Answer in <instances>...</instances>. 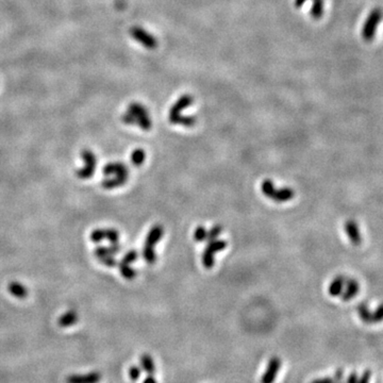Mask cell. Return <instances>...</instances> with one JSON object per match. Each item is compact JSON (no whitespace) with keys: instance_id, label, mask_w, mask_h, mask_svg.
<instances>
[{"instance_id":"1","label":"cell","mask_w":383,"mask_h":383,"mask_svg":"<svg viewBox=\"0 0 383 383\" xmlns=\"http://www.w3.org/2000/svg\"><path fill=\"white\" fill-rule=\"evenodd\" d=\"M105 180L103 181V187L106 190H114L123 187L129 179V169L124 163L111 162L104 167Z\"/></svg>"},{"instance_id":"2","label":"cell","mask_w":383,"mask_h":383,"mask_svg":"<svg viewBox=\"0 0 383 383\" xmlns=\"http://www.w3.org/2000/svg\"><path fill=\"white\" fill-rule=\"evenodd\" d=\"M122 120L126 125L137 126L144 131H149L152 127V122L147 108L138 103H132L129 105L122 116Z\"/></svg>"},{"instance_id":"3","label":"cell","mask_w":383,"mask_h":383,"mask_svg":"<svg viewBox=\"0 0 383 383\" xmlns=\"http://www.w3.org/2000/svg\"><path fill=\"white\" fill-rule=\"evenodd\" d=\"M193 105V98L190 95H184L180 97L175 105L170 108L168 119L174 125H180L184 127H193L196 124V118L194 116L182 115L183 110L189 109Z\"/></svg>"},{"instance_id":"4","label":"cell","mask_w":383,"mask_h":383,"mask_svg":"<svg viewBox=\"0 0 383 383\" xmlns=\"http://www.w3.org/2000/svg\"><path fill=\"white\" fill-rule=\"evenodd\" d=\"M261 191L268 199H272L278 204L291 201L295 197V191L292 188L285 187L277 189L275 183L271 179H265L261 183Z\"/></svg>"},{"instance_id":"5","label":"cell","mask_w":383,"mask_h":383,"mask_svg":"<svg viewBox=\"0 0 383 383\" xmlns=\"http://www.w3.org/2000/svg\"><path fill=\"white\" fill-rule=\"evenodd\" d=\"M164 235V228L161 225H154L149 230L143 248V258L148 264H154L157 261L155 246Z\"/></svg>"},{"instance_id":"6","label":"cell","mask_w":383,"mask_h":383,"mask_svg":"<svg viewBox=\"0 0 383 383\" xmlns=\"http://www.w3.org/2000/svg\"><path fill=\"white\" fill-rule=\"evenodd\" d=\"M383 18V11L380 8L374 9L367 16L362 28V37L366 42H371L375 36L378 26Z\"/></svg>"},{"instance_id":"7","label":"cell","mask_w":383,"mask_h":383,"mask_svg":"<svg viewBox=\"0 0 383 383\" xmlns=\"http://www.w3.org/2000/svg\"><path fill=\"white\" fill-rule=\"evenodd\" d=\"M81 159L83 161V167L77 170L76 175L82 180H88L95 174L97 167V158L92 150L84 149L81 151Z\"/></svg>"},{"instance_id":"8","label":"cell","mask_w":383,"mask_h":383,"mask_svg":"<svg viewBox=\"0 0 383 383\" xmlns=\"http://www.w3.org/2000/svg\"><path fill=\"white\" fill-rule=\"evenodd\" d=\"M226 247H227V243L224 239L216 238L214 240H211V242H209L208 246L203 252V257H201L204 267L207 269H211L213 266H214L215 254L219 251H223Z\"/></svg>"},{"instance_id":"9","label":"cell","mask_w":383,"mask_h":383,"mask_svg":"<svg viewBox=\"0 0 383 383\" xmlns=\"http://www.w3.org/2000/svg\"><path fill=\"white\" fill-rule=\"evenodd\" d=\"M122 247L118 243L111 244L109 247L98 246L95 249L96 258L100 261L104 265L108 267H114L116 265V260L114 255L120 251Z\"/></svg>"},{"instance_id":"10","label":"cell","mask_w":383,"mask_h":383,"mask_svg":"<svg viewBox=\"0 0 383 383\" xmlns=\"http://www.w3.org/2000/svg\"><path fill=\"white\" fill-rule=\"evenodd\" d=\"M130 35L133 39L138 42L142 46H144L147 49H154L158 45L157 38L139 26H134L131 28Z\"/></svg>"},{"instance_id":"11","label":"cell","mask_w":383,"mask_h":383,"mask_svg":"<svg viewBox=\"0 0 383 383\" xmlns=\"http://www.w3.org/2000/svg\"><path fill=\"white\" fill-rule=\"evenodd\" d=\"M281 364L282 362L278 357L271 358V360H269L267 364L266 371L261 378V383H274L281 367Z\"/></svg>"},{"instance_id":"12","label":"cell","mask_w":383,"mask_h":383,"mask_svg":"<svg viewBox=\"0 0 383 383\" xmlns=\"http://www.w3.org/2000/svg\"><path fill=\"white\" fill-rule=\"evenodd\" d=\"M100 380V373L92 372L85 375H70L66 378V383H99Z\"/></svg>"},{"instance_id":"13","label":"cell","mask_w":383,"mask_h":383,"mask_svg":"<svg viewBox=\"0 0 383 383\" xmlns=\"http://www.w3.org/2000/svg\"><path fill=\"white\" fill-rule=\"evenodd\" d=\"M345 232L353 245L361 244V233L359 230V226L354 220H347L345 224Z\"/></svg>"},{"instance_id":"14","label":"cell","mask_w":383,"mask_h":383,"mask_svg":"<svg viewBox=\"0 0 383 383\" xmlns=\"http://www.w3.org/2000/svg\"><path fill=\"white\" fill-rule=\"evenodd\" d=\"M359 289H360L359 283L356 280L346 279L344 290H343L342 294H340V297H342V299L344 301L351 300L352 298L359 293Z\"/></svg>"},{"instance_id":"15","label":"cell","mask_w":383,"mask_h":383,"mask_svg":"<svg viewBox=\"0 0 383 383\" xmlns=\"http://www.w3.org/2000/svg\"><path fill=\"white\" fill-rule=\"evenodd\" d=\"M307 0H295V6L297 8H300ZM313 2V6H312L311 14L314 19H319L322 14H324V7H325V0H312Z\"/></svg>"},{"instance_id":"16","label":"cell","mask_w":383,"mask_h":383,"mask_svg":"<svg viewBox=\"0 0 383 383\" xmlns=\"http://www.w3.org/2000/svg\"><path fill=\"white\" fill-rule=\"evenodd\" d=\"M78 319L79 317H78L77 312H75L74 310H69V311H66L62 316H60V318L58 319V324L60 327L67 328V327H72V326H74L78 321Z\"/></svg>"},{"instance_id":"17","label":"cell","mask_w":383,"mask_h":383,"mask_svg":"<svg viewBox=\"0 0 383 383\" xmlns=\"http://www.w3.org/2000/svg\"><path fill=\"white\" fill-rule=\"evenodd\" d=\"M345 280L346 278L342 277V276H337L335 277L329 285V288H328V292L331 296L333 297H337V296H340V294H342L343 290H344V286H345Z\"/></svg>"},{"instance_id":"18","label":"cell","mask_w":383,"mask_h":383,"mask_svg":"<svg viewBox=\"0 0 383 383\" xmlns=\"http://www.w3.org/2000/svg\"><path fill=\"white\" fill-rule=\"evenodd\" d=\"M8 291L12 296L18 298V299H25L28 295L27 288L24 285H22L21 282L16 281H13L10 283L8 286Z\"/></svg>"},{"instance_id":"19","label":"cell","mask_w":383,"mask_h":383,"mask_svg":"<svg viewBox=\"0 0 383 383\" xmlns=\"http://www.w3.org/2000/svg\"><path fill=\"white\" fill-rule=\"evenodd\" d=\"M139 363L142 366V370H144L148 375H154L157 368H155V364L153 359L151 358L150 354L144 353L142 354L139 358Z\"/></svg>"},{"instance_id":"20","label":"cell","mask_w":383,"mask_h":383,"mask_svg":"<svg viewBox=\"0 0 383 383\" xmlns=\"http://www.w3.org/2000/svg\"><path fill=\"white\" fill-rule=\"evenodd\" d=\"M131 163L133 166H140L143 165L145 160H146V152L142 149V148H137V149H134L131 153Z\"/></svg>"},{"instance_id":"21","label":"cell","mask_w":383,"mask_h":383,"mask_svg":"<svg viewBox=\"0 0 383 383\" xmlns=\"http://www.w3.org/2000/svg\"><path fill=\"white\" fill-rule=\"evenodd\" d=\"M119 272L120 275L127 279V280H132L136 277V271L134 268L131 267V264H126L123 262H119Z\"/></svg>"},{"instance_id":"22","label":"cell","mask_w":383,"mask_h":383,"mask_svg":"<svg viewBox=\"0 0 383 383\" xmlns=\"http://www.w3.org/2000/svg\"><path fill=\"white\" fill-rule=\"evenodd\" d=\"M358 313L360 315V318L365 324H372V312L368 310L367 306H365L364 304H361L358 308Z\"/></svg>"},{"instance_id":"23","label":"cell","mask_w":383,"mask_h":383,"mask_svg":"<svg viewBox=\"0 0 383 383\" xmlns=\"http://www.w3.org/2000/svg\"><path fill=\"white\" fill-rule=\"evenodd\" d=\"M194 239L196 240V242H205V240H207V237H208V230L205 228L204 226H198L197 228L195 229L194 231Z\"/></svg>"},{"instance_id":"24","label":"cell","mask_w":383,"mask_h":383,"mask_svg":"<svg viewBox=\"0 0 383 383\" xmlns=\"http://www.w3.org/2000/svg\"><path fill=\"white\" fill-rule=\"evenodd\" d=\"M107 235V229H95L91 233V240L94 243H99L102 240L106 239Z\"/></svg>"},{"instance_id":"25","label":"cell","mask_w":383,"mask_h":383,"mask_svg":"<svg viewBox=\"0 0 383 383\" xmlns=\"http://www.w3.org/2000/svg\"><path fill=\"white\" fill-rule=\"evenodd\" d=\"M221 232H223V227H220L219 225L213 226L212 228L208 231L207 240H208V242H211V240H214V239L218 238V236L220 235Z\"/></svg>"},{"instance_id":"26","label":"cell","mask_w":383,"mask_h":383,"mask_svg":"<svg viewBox=\"0 0 383 383\" xmlns=\"http://www.w3.org/2000/svg\"><path fill=\"white\" fill-rule=\"evenodd\" d=\"M137 258H138V253H137V251H135V250H130V251H128V252L124 255V258L122 259L120 262L126 263V264H131V263H133L134 261H136Z\"/></svg>"},{"instance_id":"27","label":"cell","mask_w":383,"mask_h":383,"mask_svg":"<svg viewBox=\"0 0 383 383\" xmlns=\"http://www.w3.org/2000/svg\"><path fill=\"white\" fill-rule=\"evenodd\" d=\"M382 320H383V305L379 306L374 313H372V324H378Z\"/></svg>"},{"instance_id":"28","label":"cell","mask_w":383,"mask_h":383,"mask_svg":"<svg viewBox=\"0 0 383 383\" xmlns=\"http://www.w3.org/2000/svg\"><path fill=\"white\" fill-rule=\"evenodd\" d=\"M129 377L132 381H137L140 377V368L138 366H131L129 368Z\"/></svg>"},{"instance_id":"29","label":"cell","mask_w":383,"mask_h":383,"mask_svg":"<svg viewBox=\"0 0 383 383\" xmlns=\"http://www.w3.org/2000/svg\"><path fill=\"white\" fill-rule=\"evenodd\" d=\"M371 376H372V373H371V371H368V370L364 371L363 375L361 376V378H360V379H358L357 383H370V380H371Z\"/></svg>"},{"instance_id":"30","label":"cell","mask_w":383,"mask_h":383,"mask_svg":"<svg viewBox=\"0 0 383 383\" xmlns=\"http://www.w3.org/2000/svg\"><path fill=\"white\" fill-rule=\"evenodd\" d=\"M311 383H336V382H335L334 378H329V377H327V378H319V379H315V380L312 381Z\"/></svg>"},{"instance_id":"31","label":"cell","mask_w":383,"mask_h":383,"mask_svg":"<svg viewBox=\"0 0 383 383\" xmlns=\"http://www.w3.org/2000/svg\"><path fill=\"white\" fill-rule=\"evenodd\" d=\"M357 381H358V375H357V373L352 372L348 376V378H347V380H346L345 383H357Z\"/></svg>"},{"instance_id":"32","label":"cell","mask_w":383,"mask_h":383,"mask_svg":"<svg viewBox=\"0 0 383 383\" xmlns=\"http://www.w3.org/2000/svg\"><path fill=\"white\" fill-rule=\"evenodd\" d=\"M143 383H158V382H157V380H155V378L152 375H149L147 378H145V380L143 381Z\"/></svg>"},{"instance_id":"33","label":"cell","mask_w":383,"mask_h":383,"mask_svg":"<svg viewBox=\"0 0 383 383\" xmlns=\"http://www.w3.org/2000/svg\"><path fill=\"white\" fill-rule=\"evenodd\" d=\"M340 383H344V382H340Z\"/></svg>"}]
</instances>
